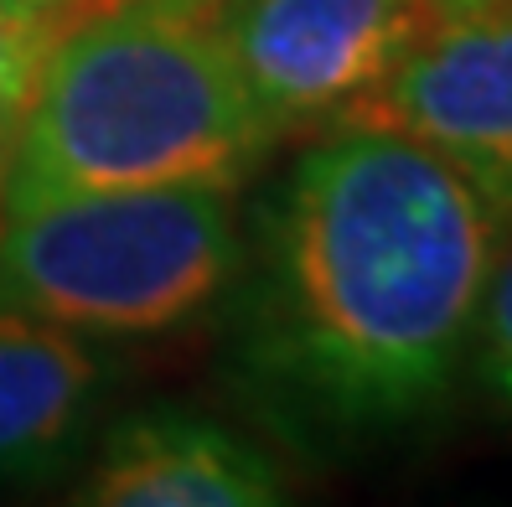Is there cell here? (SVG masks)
<instances>
[{"instance_id": "6da1fadb", "label": "cell", "mask_w": 512, "mask_h": 507, "mask_svg": "<svg viewBox=\"0 0 512 507\" xmlns=\"http://www.w3.org/2000/svg\"><path fill=\"white\" fill-rule=\"evenodd\" d=\"M507 218L383 125H331L254 207L228 295L233 378L300 451H357L440 414L471 363Z\"/></svg>"}, {"instance_id": "7a4b0ae2", "label": "cell", "mask_w": 512, "mask_h": 507, "mask_svg": "<svg viewBox=\"0 0 512 507\" xmlns=\"http://www.w3.org/2000/svg\"><path fill=\"white\" fill-rule=\"evenodd\" d=\"M269 151L207 0H99L47 42L0 207L197 182L238 192Z\"/></svg>"}, {"instance_id": "3957f363", "label": "cell", "mask_w": 512, "mask_h": 507, "mask_svg": "<svg viewBox=\"0 0 512 507\" xmlns=\"http://www.w3.org/2000/svg\"><path fill=\"white\" fill-rule=\"evenodd\" d=\"M244 264L233 187L68 192L0 207V306L78 337H171L228 306Z\"/></svg>"}, {"instance_id": "277c9868", "label": "cell", "mask_w": 512, "mask_h": 507, "mask_svg": "<svg viewBox=\"0 0 512 507\" xmlns=\"http://www.w3.org/2000/svg\"><path fill=\"white\" fill-rule=\"evenodd\" d=\"M440 6L445 0H207L275 145L347 125Z\"/></svg>"}, {"instance_id": "5b68a950", "label": "cell", "mask_w": 512, "mask_h": 507, "mask_svg": "<svg viewBox=\"0 0 512 507\" xmlns=\"http://www.w3.org/2000/svg\"><path fill=\"white\" fill-rule=\"evenodd\" d=\"M347 125L419 140L512 218V0H445Z\"/></svg>"}, {"instance_id": "8992f818", "label": "cell", "mask_w": 512, "mask_h": 507, "mask_svg": "<svg viewBox=\"0 0 512 507\" xmlns=\"http://www.w3.org/2000/svg\"><path fill=\"white\" fill-rule=\"evenodd\" d=\"M285 497L290 476L269 445L187 409L119 420L78 487L94 507H275Z\"/></svg>"}, {"instance_id": "52a82bcc", "label": "cell", "mask_w": 512, "mask_h": 507, "mask_svg": "<svg viewBox=\"0 0 512 507\" xmlns=\"http://www.w3.org/2000/svg\"><path fill=\"white\" fill-rule=\"evenodd\" d=\"M104 383L94 337L0 306V487L63 476L83 456Z\"/></svg>"}, {"instance_id": "ba28073f", "label": "cell", "mask_w": 512, "mask_h": 507, "mask_svg": "<svg viewBox=\"0 0 512 507\" xmlns=\"http://www.w3.org/2000/svg\"><path fill=\"white\" fill-rule=\"evenodd\" d=\"M471 378L502 414H512V218L502 228V244L492 259L487 290L476 311V337H471Z\"/></svg>"}, {"instance_id": "9c48e42d", "label": "cell", "mask_w": 512, "mask_h": 507, "mask_svg": "<svg viewBox=\"0 0 512 507\" xmlns=\"http://www.w3.org/2000/svg\"><path fill=\"white\" fill-rule=\"evenodd\" d=\"M47 42H52V32L37 16H26L21 6L0 0V166H6L11 145L21 135V119L32 109Z\"/></svg>"}, {"instance_id": "30bf717a", "label": "cell", "mask_w": 512, "mask_h": 507, "mask_svg": "<svg viewBox=\"0 0 512 507\" xmlns=\"http://www.w3.org/2000/svg\"><path fill=\"white\" fill-rule=\"evenodd\" d=\"M11 6H21L26 16H37L47 32H57L63 21H73V16L88 11V6H99V0H11Z\"/></svg>"}]
</instances>
